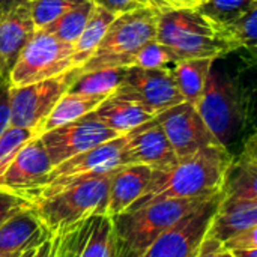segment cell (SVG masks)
Wrapping results in <instances>:
<instances>
[{
	"instance_id": "obj_42",
	"label": "cell",
	"mask_w": 257,
	"mask_h": 257,
	"mask_svg": "<svg viewBox=\"0 0 257 257\" xmlns=\"http://www.w3.org/2000/svg\"><path fill=\"white\" fill-rule=\"evenodd\" d=\"M35 251H36V248H30V250H26L24 253H21V254H20V257H33Z\"/></svg>"
},
{
	"instance_id": "obj_7",
	"label": "cell",
	"mask_w": 257,
	"mask_h": 257,
	"mask_svg": "<svg viewBox=\"0 0 257 257\" xmlns=\"http://www.w3.org/2000/svg\"><path fill=\"white\" fill-rule=\"evenodd\" d=\"M123 145L125 134L54 166L44 178V181L36 188L26 193L24 197L29 199L33 205H36L57 194L59 191H62L63 188H66L68 185L74 184L81 178L104 173L120 166H125Z\"/></svg>"
},
{
	"instance_id": "obj_37",
	"label": "cell",
	"mask_w": 257,
	"mask_h": 257,
	"mask_svg": "<svg viewBox=\"0 0 257 257\" xmlns=\"http://www.w3.org/2000/svg\"><path fill=\"white\" fill-rule=\"evenodd\" d=\"M11 84L8 80L0 78V136L11 125V104H9Z\"/></svg>"
},
{
	"instance_id": "obj_19",
	"label": "cell",
	"mask_w": 257,
	"mask_h": 257,
	"mask_svg": "<svg viewBox=\"0 0 257 257\" xmlns=\"http://www.w3.org/2000/svg\"><path fill=\"white\" fill-rule=\"evenodd\" d=\"M152 169L142 164H125L114 170L105 208L107 217H116L125 212L136 200H139L151 181Z\"/></svg>"
},
{
	"instance_id": "obj_10",
	"label": "cell",
	"mask_w": 257,
	"mask_h": 257,
	"mask_svg": "<svg viewBox=\"0 0 257 257\" xmlns=\"http://www.w3.org/2000/svg\"><path fill=\"white\" fill-rule=\"evenodd\" d=\"M39 137L54 167L78 154L120 137V134L107 128L93 113H89L74 122L42 133Z\"/></svg>"
},
{
	"instance_id": "obj_24",
	"label": "cell",
	"mask_w": 257,
	"mask_h": 257,
	"mask_svg": "<svg viewBox=\"0 0 257 257\" xmlns=\"http://www.w3.org/2000/svg\"><path fill=\"white\" fill-rule=\"evenodd\" d=\"M105 98L104 96H92V95H80L66 92L54 105L48 117L41 125L38 136L47 133L53 128L62 126L65 123L74 122L89 113H92Z\"/></svg>"
},
{
	"instance_id": "obj_21",
	"label": "cell",
	"mask_w": 257,
	"mask_h": 257,
	"mask_svg": "<svg viewBox=\"0 0 257 257\" xmlns=\"http://www.w3.org/2000/svg\"><path fill=\"white\" fill-rule=\"evenodd\" d=\"M257 226V202L221 197L206 235L221 244L238 232Z\"/></svg>"
},
{
	"instance_id": "obj_41",
	"label": "cell",
	"mask_w": 257,
	"mask_h": 257,
	"mask_svg": "<svg viewBox=\"0 0 257 257\" xmlns=\"http://www.w3.org/2000/svg\"><path fill=\"white\" fill-rule=\"evenodd\" d=\"M232 257H257V248H248V250H233L229 251Z\"/></svg>"
},
{
	"instance_id": "obj_22",
	"label": "cell",
	"mask_w": 257,
	"mask_h": 257,
	"mask_svg": "<svg viewBox=\"0 0 257 257\" xmlns=\"http://www.w3.org/2000/svg\"><path fill=\"white\" fill-rule=\"evenodd\" d=\"M92 113L107 128L116 131L120 136L155 117L140 102L117 92L107 96Z\"/></svg>"
},
{
	"instance_id": "obj_27",
	"label": "cell",
	"mask_w": 257,
	"mask_h": 257,
	"mask_svg": "<svg viewBox=\"0 0 257 257\" xmlns=\"http://www.w3.org/2000/svg\"><path fill=\"white\" fill-rule=\"evenodd\" d=\"M93 3L90 0H86L80 5H77L75 8L69 9L68 12H65L63 15H60L59 18H56L53 23H50L48 26H45L44 29L39 30H45L47 33L56 36L57 39L72 44L78 39L81 30L84 29V24L87 23L92 11H93Z\"/></svg>"
},
{
	"instance_id": "obj_11",
	"label": "cell",
	"mask_w": 257,
	"mask_h": 257,
	"mask_svg": "<svg viewBox=\"0 0 257 257\" xmlns=\"http://www.w3.org/2000/svg\"><path fill=\"white\" fill-rule=\"evenodd\" d=\"M53 257H114L111 218L93 215L51 235Z\"/></svg>"
},
{
	"instance_id": "obj_14",
	"label": "cell",
	"mask_w": 257,
	"mask_h": 257,
	"mask_svg": "<svg viewBox=\"0 0 257 257\" xmlns=\"http://www.w3.org/2000/svg\"><path fill=\"white\" fill-rule=\"evenodd\" d=\"M116 92L140 102L154 116L184 102L172 72L134 65L126 68L125 78Z\"/></svg>"
},
{
	"instance_id": "obj_5",
	"label": "cell",
	"mask_w": 257,
	"mask_h": 257,
	"mask_svg": "<svg viewBox=\"0 0 257 257\" xmlns=\"http://www.w3.org/2000/svg\"><path fill=\"white\" fill-rule=\"evenodd\" d=\"M158 12L142 6L116 15L90 59L80 71L110 66H131L136 54L157 38Z\"/></svg>"
},
{
	"instance_id": "obj_25",
	"label": "cell",
	"mask_w": 257,
	"mask_h": 257,
	"mask_svg": "<svg viewBox=\"0 0 257 257\" xmlns=\"http://www.w3.org/2000/svg\"><path fill=\"white\" fill-rule=\"evenodd\" d=\"M126 68L128 66H110L92 71H80L68 92L107 98L113 95L122 84Z\"/></svg>"
},
{
	"instance_id": "obj_23",
	"label": "cell",
	"mask_w": 257,
	"mask_h": 257,
	"mask_svg": "<svg viewBox=\"0 0 257 257\" xmlns=\"http://www.w3.org/2000/svg\"><path fill=\"white\" fill-rule=\"evenodd\" d=\"M214 60L215 59H182L176 63L172 75L185 102L197 105L203 95Z\"/></svg>"
},
{
	"instance_id": "obj_12",
	"label": "cell",
	"mask_w": 257,
	"mask_h": 257,
	"mask_svg": "<svg viewBox=\"0 0 257 257\" xmlns=\"http://www.w3.org/2000/svg\"><path fill=\"white\" fill-rule=\"evenodd\" d=\"M221 190L164 232L143 257H196L221 200Z\"/></svg>"
},
{
	"instance_id": "obj_35",
	"label": "cell",
	"mask_w": 257,
	"mask_h": 257,
	"mask_svg": "<svg viewBox=\"0 0 257 257\" xmlns=\"http://www.w3.org/2000/svg\"><path fill=\"white\" fill-rule=\"evenodd\" d=\"M95 6H99L114 15H120L123 12L146 6L143 0H90Z\"/></svg>"
},
{
	"instance_id": "obj_1",
	"label": "cell",
	"mask_w": 257,
	"mask_h": 257,
	"mask_svg": "<svg viewBox=\"0 0 257 257\" xmlns=\"http://www.w3.org/2000/svg\"><path fill=\"white\" fill-rule=\"evenodd\" d=\"M232 157L229 149L215 145L178 160L167 170H152L145 194L126 211H136L164 200L208 197L218 193Z\"/></svg>"
},
{
	"instance_id": "obj_31",
	"label": "cell",
	"mask_w": 257,
	"mask_h": 257,
	"mask_svg": "<svg viewBox=\"0 0 257 257\" xmlns=\"http://www.w3.org/2000/svg\"><path fill=\"white\" fill-rule=\"evenodd\" d=\"M83 2L86 0H32L27 8L36 30H39Z\"/></svg>"
},
{
	"instance_id": "obj_38",
	"label": "cell",
	"mask_w": 257,
	"mask_h": 257,
	"mask_svg": "<svg viewBox=\"0 0 257 257\" xmlns=\"http://www.w3.org/2000/svg\"><path fill=\"white\" fill-rule=\"evenodd\" d=\"M224 248L223 244L208 235H205V238L202 239L196 257H223Z\"/></svg>"
},
{
	"instance_id": "obj_34",
	"label": "cell",
	"mask_w": 257,
	"mask_h": 257,
	"mask_svg": "<svg viewBox=\"0 0 257 257\" xmlns=\"http://www.w3.org/2000/svg\"><path fill=\"white\" fill-rule=\"evenodd\" d=\"M223 248L226 251L257 248V226L235 233L233 236H230L223 242Z\"/></svg>"
},
{
	"instance_id": "obj_18",
	"label": "cell",
	"mask_w": 257,
	"mask_h": 257,
	"mask_svg": "<svg viewBox=\"0 0 257 257\" xmlns=\"http://www.w3.org/2000/svg\"><path fill=\"white\" fill-rule=\"evenodd\" d=\"M51 238V233L38 217L35 206L24 209L0 226V254H21L38 248Z\"/></svg>"
},
{
	"instance_id": "obj_9",
	"label": "cell",
	"mask_w": 257,
	"mask_h": 257,
	"mask_svg": "<svg viewBox=\"0 0 257 257\" xmlns=\"http://www.w3.org/2000/svg\"><path fill=\"white\" fill-rule=\"evenodd\" d=\"M78 74L80 68H74L48 80L11 87V125L33 130L38 136L41 125L48 117L57 101L69 90Z\"/></svg>"
},
{
	"instance_id": "obj_30",
	"label": "cell",
	"mask_w": 257,
	"mask_h": 257,
	"mask_svg": "<svg viewBox=\"0 0 257 257\" xmlns=\"http://www.w3.org/2000/svg\"><path fill=\"white\" fill-rule=\"evenodd\" d=\"M181 59L164 44L157 39L149 41L133 59L134 66L148 68V69H163L172 72L176 63Z\"/></svg>"
},
{
	"instance_id": "obj_17",
	"label": "cell",
	"mask_w": 257,
	"mask_h": 257,
	"mask_svg": "<svg viewBox=\"0 0 257 257\" xmlns=\"http://www.w3.org/2000/svg\"><path fill=\"white\" fill-rule=\"evenodd\" d=\"M36 27L27 5L0 15V78L8 80Z\"/></svg>"
},
{
	"instance_id": "obj_28",
	"label": "cell",
	"mask_w": 257,
	"mask_h": 257,
	"mask_svg": "<svg viewBox=\"0 0 257 257\" xmlns=\"http://www.w3.org/2000/svg\"><path fill=\"white\" fill-rule=\"evenodd\" d=\"M224 27L238 50H247L254 56L257 47V2L239 18Z\"/></svg>"
},
{
	"instance_id": "obj_8",
	"label": "cell",
	"mask_w": 257,
	"mask_h": 257,
	"mask_svg": "<svg viewBox=\"0 0 257 257\" xmlns=\"http://www.w3.org/2000/svg\"><path fill=\"white\" fill-rule=\"evenodd\" d=\"M74 45L36 30L9 74L11 87L27 86L74 69Z\"/></svg>"
},
{
	"instance_id": "obj_40",
	"label": "cell",
	"mask_w": 257,
	"mask_h": 257,
	"mask_svg": "<svg viewBox=\"0 0 257 257\" xmlns=\"http://www.w3.org/2000/svg\"><path fill=\"white\" fill-rule=\"evenodd\" d=\"M33 257H53V244H51V238L36 248Z\"/></svg>"
},
{
	"instance_id": "obj_29",
	"label": "cell",
	"mask_w": 257,
	"mask_h": 257,
	"mask_svg": "<svg viewBox=\"0 0 257 257\" xmlns=\"http://www.w3.org/2000/svg\"><path fill=\"white\" fill-rule=\"evenodd\" d=\"M257 0H202L196 9L220 26H229Z\"/></svg>"
},
{
	"instance_id": "obj_33",
	"label": "cell",
	"mask_w": 257,
	"mask_h": 257,
	"mask_svg": "<svg viewBox=\"0 0 257 257\" xmlns=\"http://www.w3.org/2000/svg\"><path fill=\"white\" fill-rule=\"evenodd\" d=\"M32 206L35 205L24 196L0 187V226L5 221H8L11 217H14L15 214L24 209H29Z\"/></svg>"
},
{
	"instance_id": "obj_3",
	"label": "cell",
	"mask_w": 257,
	"mask_h": 257,
	"mask_svg": "<svg viewBox=\"0 0 257 257\" xmlns=\"http://www.w3.org/2000/svg\"><path fill=\"white\" fill-rule=\"evenodd\" d=\"M182 59H220L236 51L226 27L214 23L196 8L158 14L157 38Z\"/></svg>"
},
{
	"instance_id": "obj_26",
	"label": "cell",
	"mask_w": 257,
	"mask_h": 257,
	"mask_svg": "<svg viewBox=\"0 0 257 257\" xmlns=\"http://www.w3.org/2000/svg\"><path fill=\"white\" fill-rule=\"evenodd\" d=\"M114 18H116L114 14L99 6H93V11L87 23L84 24V29L81 30L78 39L74 42L72 59L75 68H81L90 59V56L95 53L96 47L99 45L101 39L104 38L108 26L113 23Z\"/></svg>"
},
{
	"instance_id": "obj_36",
	"label": "cell",
	"mask_w": 257,
	"mask_h": 257,
	"mask_svg": "<svg viewBox=\"0 0 257 257\" xmlns=\"http://www.w3.org/2000/svg\"><path fill=\"white\" fill-rule=\"evenodd\" d=\"M146 6L155 9L158 14L166 11H178V9H193L202 0H143Z\"/></svg>"
},
{
	"instance_id": "obj_13",
	"label": "cell",
	"mask_w": 257,
	"mask_h": 257,
	"mask_svg": "<svg viewBox=\"0 0 257 257\" xmlns=\"http://www.w3.org/2000/svg\"><path fill=\"white\" fill-rule=\"evenodd\" d=\"M155 117L178 160L190 157L208 146L220 145L200 117L196 105L190 102L176 104Z\"/></svg>"
},
{
	"instance_id": "obj_39",
	"label": "cell",
	"mask_w": 257,
	"mask_h": 257,
	"mask_svg": "<svg viewBox=\"0 0 257 257\" xmlns=\"http://www.w3.org/2000/svg\"><path fill=\"white\" fill-rule=\"evenodd\" d=\"M32 0H0V15L2 14H8L20 6H24L27 3H30Z\"/></svg>"
},
{
	"instance_id": "obj_16",
	"label": "cell",
	"mask_w": 257,
	"mask_h": 257,
	"mask_svg": "<svg viewBox=\"0 0 257 257\" xmlns=\"http://www.w3.org/2000/svg\"><path fill=\"white\" fill-rule=\"evenodd\" d=\"M53 169L41 137L29 140L0 176V187L21 196L36 188Z\"/></svg>"
},
{
	"instance_id": "obj_6",
	"label": "cell",
	"mask_w": 257,
	"mask_h": 257,
	"mask_svg": "<svg viewBox=\"0 0 257 257\" xmlns=\"http://www.w3.org/2000/svg\"><path fill=\"white\" fill-rule=\"evenodd\" d=\"M200 117L215 137L229 149L245 122V96L239 83L214 60L200 101L196 105Z\"/></svg>"
},
{
	"instance_id": "obj_2",
	"label": "cell",
	"mask_w": 257,
	"mask_h": 257,
	"mask_svg": "<svg viewBox=\"0 0 257 257\" xmlns=\"http://www.w3.org/2000/svg\"><path fill=\"white\" fill-rule=\"evenodd\" d=\"M209 197L164 200L111 217L114 257H143L164 232L202 206Z\"/></svg>"
},
{
	"instance_id": "obj_20",
	"label": "cell",
	"mask_w": 257,
	"mask_h": 257,
	"mask_svg": "<svg viewBox=\"0 0 257 257\" xmlns=\"http://www.w3.org/2000/svg\"><path fill=\"white\" fill-rule=\"evenodd\" d=\"M256 149V136H251L242 152L238 157H232L221 185L223 197L257 202Z\"/></svg>"
},
{
	"instance_id": "obj_15",
	"label": "cell",
	"mask_w": 257,
	"mask_h": 257,
	"mask_svg": "<svg viewBox=\"0 0 257 257\" xmlns=\"http://www.w3.org/2000/svg\"><path fill=\"white\" fill-rule=\"evenodd\" d=\"M178 163L157 117L125 134L123 164H142L152 170H167Z\"/></svg>"
},
{
	"instance_id": "obj_44",
	"label": "cell",
	"mask_w": 257,
	"mask_h": 257,
	"mask_svg": "<svg viewBox=\"0 0 257 257\" xmlns=\"http://www.w3.org/2000/svg\"><path fill=\"white\" fill-rule=\"evenodd\" d=\"M0 257H20V254H12V256H5V254H0Z\"/></svg>"
},
{
	"instance_id": "obj_43",
	"label": "cell",
	"mask_w": 257,
	"mask_h": 257,
	"mask_svg": "<svg viewBox=\"0 0 257 257\" xmlns=\"http://www.w3.org/2000/svg\"><path fill=\"white\" fill-rule=\"evenodd\" d=\"M223 257H232V254H230L229 251H226V250H224V253H223Z\"/></svg>"
},
{
	"instance_id": "obj_4",
	"label": "cell",
	"mask_w": 257,
	"mask_h": 257,
	"mask_svg": "<svg viewBox=\"0 0 257 257\" xmlns=\"http://www.w3.org/2000/svg\"><path fill=\"white\" fill-rule=\"evenodd\" d=\"M116 169L75 181L57 194L35 205L51 235L93 215H105L108 188Z\"/></svg>"
},
{
	"instance_id": "obj_32",
	"label": "cell",
	"mask_w": 257,
	"mask_h": 257,
	"mask_svg": "<svg viewBox=\"0 0 257 257\" xmlns=\"http://www.w3.org/2000/svg\"><path fill=\"white\" fill-rule=\"evenodd\" d=\"M33 137H38V136L33 130H29V128L9 125L5 130V133L0 136V176L14 161L17 154L21 151V148Z\"/></svg>"
}]
</instances>
